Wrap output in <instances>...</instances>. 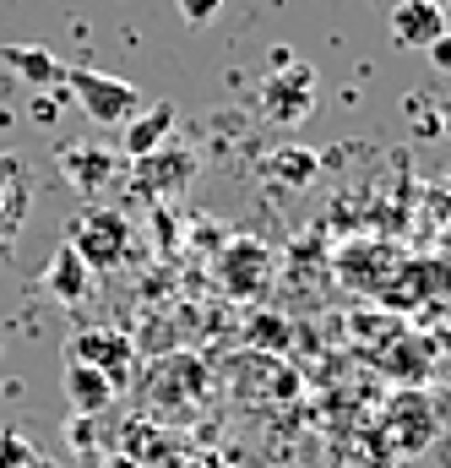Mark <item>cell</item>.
I'll return each mask as SVG.
<instances>
[{"instance_id":"6da1fadb","label":"cell","mask_w":451,"mask_h":468,"mask_svg":"<svg viewBox=\"0 0 451 468\" xmlns=\"http://www.w3.org/2000/svg\"><path fill=\"white\" fill-rule=\"evenodd\" d=\"M316 93H321L316 66H305L288 49H278V71L261 77V115L272 120V125H299L316 110Z\"/></svg>"},{"instance_id":"7a4b0ae2","label":"cell","mask_w":451,"mask_h":468,"mask_svg":"<svg viewBox=\"0 0 451 468\" xmlns=\"http://www.w3.org/2000/svg\"><path fill=\"white\" fill-rule=\"evenodd\" d=\"M66 99L93 120V125H125V120L142 110V93L125 82V77H104V71H82V66H66L60 77Z\"/></svg>"},{"instance_id":"3957f363","label":"cell","mask_w":451,"mask_h":468,"mask_svg":"<svg viewBox=\"0 0 451 468\" xmlns=\"http://www.w3.org/2000/svg\"><path fill=\"white\" fill-rule=\"evenodd\" d=\"M131 224H125V213H114V207H88L77 224H71V245H77V256L93 267V272H114L125 256H131Z\"/></svg>"},{"instance_id":"277c9868","label":"cell","mask_w":451,"mask_h":468,"mask_svg":"<svg viewBox=\"0 0 451 468\" xmlns=\"http://www.w3.org/2000/svg\"><path fill=\"white\" fill-rule=\"evenodd\" d=\"M66 359H82V365L104 370L114 387L125 392V387H131V370H136V344H131V333H120V327H88V333H77V338L66 344Z\"/></svg>"},{"instance_id":"5b68a950","label":"cell","mask_w":451,"mask_h":468,"mask_svg":"<svg viewBox=\"0 0 451 468\" xmlns=\"http://www.w3.org/2000/svg\"><path fill=\"white\" fill-rule=\"evenodd\" d=\"M218 283H224L234 300H261L267 283H272V250L261 239L239 234L224 256H218Z\"/></svg>"},{"instance_id":"8992f818","label":"cell","mask_w":451,"mask_h":468,"mask_svg":"<svg viewBox=\"0 0 451 468\" xmlns=\"http://www.w3.org/2000/svg\"><path fill=\"white\" fill-rule=\"evenodd\" d=\"M33 207V180H27V164L16 153H0V261L11 256L16 234H22V218Z\"/></svg>"},{"instance_id":"52a82bcc","label":"cell","mask_w":451,"mask_h":468,"mask_svg":"<svg viewBox=\"0 0 451 468\" xmlns=\"http://www.w3.org/2000/svg\"><path fill=\"white\" fill-rule=\"evenodd\" d=\"M446 27H451V16L441 0H397L392 5V44L397 49H419L425 55Z\"/></svg>"},{"instance_id":"ba28073f","label":"cell","mask_w":451,"mask_h":468,"mask_svg":"<svg viewBox=\"0 0 451 468\" xmlns=\"http://www.w3.org/2000/svg\"><path fill=\"white\" fill-rule=\"evenodd\" d=\"M60 387H66V398H71L77 414H104L114 398H120V387H114L110 376L93 370V365H82V359H66L60 365Z\"/></svg>"},{"instance_id":"9c48e42d","label":"cell","mask_w":451,"mask_h":468,"mask_svg":"<svg viewBox=\"0 0 451 468\" xmlns=\"http://www.w3.org/2000/svg\"><path fill=\"white\" fill-rule=\"evenodd\" d=\"M44 289H49L60 305H82V300H88V289H93V267L77 256L71 239L49 256V267H44Z\"/></svg>"},{"instance_id":"30bf717a","label":"cell","mask_w":451,"mask_h":468,"mask_svg":"<svg viewBox=\"0 0 451 468\" xmlns=\"http://www.w3.org/2000/svg\"><path fill=\"white\" fill-rule=\"evenodd\" d=\"M0 60H5V71H16L33 93L60 88V77H66V66H60L44 44H5V49H0Z\"/></svg>"},{"instance_id":"8fae6325","label":"cell","mask_w":451,"mask_h":468,"mask_svg":"<svg viewBox=\"0 0 451 468\" xmlns=\"http://www.w3.org/2000/svg\"><path fill=\"white\" fill-rule=\"evenodd\" d=\"M136 164H142V175H147V186H152L158 197H163V191H185V186L196 180V169H202V164H196V153H185V147H174V153H169V142H163L158 153L136 158Z\"/></svg>"},{"instance_id":"7c38bea8","label":"cell","mask_w":451,"mask_h":468,"mask_svg":"<svg viewBox=\"0 0 451 468\" xmlns=\"http://www.w3.org/2000/svg\"><path fill=\"white\" fill-rule=\"evenodd\" d=\"M174 104H147L142 115L125 120V153L131 158H147V153H158L163 142H169V131H174Z\"/></svg>"},{"instance_id":"4fadbf2b","label":"cell","mask_w":451,"mask_h":468,"mask_svg":"<svg viewBox=\"0 0 451 468\" xmlns=\"http://www.w3.org/2000/svg\"><path fill=\"white\" fill-rule=\"evenodd\" d=\"M60 169L71 175V186L93 191V186H104V180H110L114 164H110V153H93V147H88V158H82L77 147H66V153H60Z\"/></svg>"},{"instance_id":"5bb4252c","label":"cell","mask_w":451,"mask_h":468,"mask_svg":"<svg viewBox=\"0 0 451 468\" xmlns=\"http://www.w3.org/2000/svg\"><path fill=\"white\" fill-rule=\"evenodd\" d=\"M0 468H44V458L22 431H0Z\"/></svg>"},{"instance_id":"9a60e30c","label":"cell","mask_w":451,"mask_h":468,"mask_svg":"<svg viewBox=\"0 0 451 468\" xmlns=\"http://www.w3.org/2000/svg\"><path fill=\"white\" fill-rule=\"evenodd\" d=\"M408 120H414V131H419V136H435V131H441V110L430 115L425 93H414V99H408Z\"/></svg>"},{"instance_id":"2e32d148","label":"cell","mask_w":451,"mask_h":468,"mask_svg":"<svg viewBox=\"0 0 451 468\" xmlns=\"http://www.w3.org/2000/svg\"><path fill=\"white\" fill-rule=\"evenodd\" d=\"M218 11H224V0H180V16H185L191 27H207V22H218Z\"/></svg>"},{"instance_id":"e0dca14e","label":"cell","mask_w":451,"mask_h":468,"mask_svg":"<svg viewBox=\"0 0 451 468\" xmlns=\"http://www.w3.org/2000/svg\"><path fill=\"white\" fill-rule=\"evenodd\" d=\"M278 169H288V175H294V186H310V175H316V158H310V153L299 158V153L288 147V153H278Z\"/></svg>"},{"instance_id":"ac0fdd59","label":"cell","mask_w":451,"mask_h":468,"mask_svg":"<svg viewBox=\"0 0 451 468\" xmlns=\"http://www.w3.org/2000/svg\"><path fill=\"white\" fill-rule=\"evenodd\" d=\"M425 55L435 60V71H451V27L441 33V38H435V44H430V49H425Z\"/></svg>"},{"instance_id":"d6986e66","label":"cell","mask_w":451,"mask_h":468,"mask_svg":"<svg viewBox=\"0 0 451 468\" xmlns=\"http://www.w3.org/2000/svg\"><path fill=\"white\" fill-rule=\"evenodd\" d=\"M441 131L451 136V104H441Z\"/></svg>"},{"instance_id":"ffe728a7","label":"cell","mask_w":451,"mask_h":468,"mask_svg":"<svg viewBox=\"0 0 451 468\" xmlns=\"http://www.w3.org/2000/svg\"><path fill=\"white\" fill-rule=\"evenodd\" d=\"M110 468H136V463H131V458H120V463H110Z\"/></svg>"},{"instance_id":"44dd1931","label":"cell","mask_w":451,"mask_h":468,"mask_svg":"<svg viewBox=\"0 0 451 468\" xmlns=\"http://www.w3.org/2000/svg\"><path fill=\"white\" fill-rule=\"evenodd\" d=\"M441 5H446V16H451V0H441Z\"/></svg>"}]
</instances>
